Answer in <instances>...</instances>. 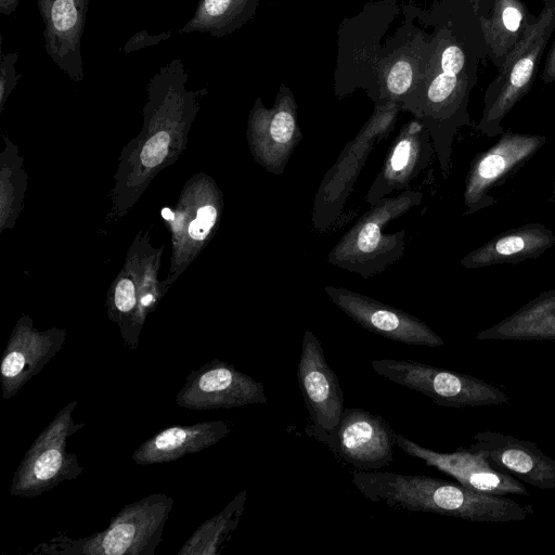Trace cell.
Here are the masks:
<instances>
[{
	"label": "cell",
	"instance_id": "31",
	"mask_svg": "<svg viewBox=\"0 0 555 555\" xmlns=\"http://www.w3.org/2000/svg\"><path fill=\"white\" fill-rule=\"evenodd\" d=\"M20 0H0V12L3 15H10L15 11Z\"/></svg>",
	"mask_w": 555,
	"mask_h": 555
},
{
	"label": "cell",
	"instance_id": "1",
	"mask_svg": "<svg viewBox=\"0 0 555 555\" xmlns=\"http://www.w3.org/2000/svg\"><path fill=\"white\" fill-rule=\"evenodd\" d=\"M351 480L365 499L402 511L482 522L519 521L533 513L530 504L425 475L352 470Z\"/></svg>",
	"mask_w": 555,
	"mask_h": 555
},
{
	"label": "cell",
	"instance_id": "8",
	"mask_svg": "<svg viewBox=\"0 0 555 555\" xmlns=\"http://www.w3.org/2000/svg\"><path fill=\"white\" fill-rule=\"evenodd\" d=\"M76 405L73 401L63 408L34 441L14 474L11 495L37 496L82 472L77 456L67 450V439L79 428L73 420Z\"/></svg>",
	"mask_w": 555,
	"mask_h": 555
},
{
	"label": "cell",
	"instance_id": "10",
	"mask_svg": "<svg viewBox=\"0 0 555 555\" xmlns=\"http://www.w3.org/2000/svg\"><path fill=\"white\" fill-rule=\"evenodd\" d=\"M246 134L255 162L271 173H283L302 138L297 105L289 88L280 87L271 108H267L259 98L255 101Z\"/></svg>",
	"mask_w": 555,
	"mask_h": 555
},
{
	"label": "cell",
	"instance_id": "7",
	"mask_svg": "<svg viewBox=\"0 0 555 555\" xmlns=\"http://www.w3.org/2000/svg\"><path fill=\"white\" fill-rule=\"evenodd\" d=\"M371 366L378 375L427 396L440 406L477 408L511 400L487 380L416 361L382 359L372 361Z\"/></svg>",
	"mask_w": 555,
	"mask_h": 555
},
{
	"label": "cell",
	"instance_id": "13",
	"mask_svg": "<svg viewBox=\"0 0 555 555\" xmlns=\"http://www.w3.org/2000/svg\"><path fill=\"white\" fill-rule=\"evenodd\" d=\"M297 378L310 418L305 428L334 429L345 409L343 389L320 340L310 330L304 333Z\"/></svg>",
	"mask_w": 555,
	"mask_h": 555
},
{
	"label": "cell",
	"instance_id": "16",
	"mask_svg": "<svg viewBox=\"0 0 555 555\" xmlns=\"http://www.w3.org/2000/svg\"><path fill=\"white\" fill-rule=\"evenodd\" d=\"M90 0H38L44 50L72 80L83 79L81 37Z\"/></svg>",
	"mask_w": 555,
	"mask_h": 555
},
{
	"label": "cell",
	"instance_id": "22",
	"mask_svg": "<svg viewBox=\"0 0 555 555\" xmlns=\"http://www.w3.org/2000/svg\"><path fill=\"white\" fill-rule=\"evenodd\" d=\"M477 340H555V289L476 335Z\"/></svg>",
	"mask_w": 555,
	"mask_h": 555
},
{
	"label": "cell",
	"instance_id": "20",
	"mask_svg": "<svg viewBox=\"0 0 555 555\" xmlns=\"http://www.w3.org/2000/svg\"><path fill=\"white\" fill-rule=\"evenodd\" d=\"M230 429V422L224 420L169 427L139 446L132 460L139 465L176 461L218 443Z\"/></svg>",
	"mask_w": 555,
	"mask_h": 555
},
{
	"label": "cell",
	"instance_id": "6",
	"mask_svg": "<svg viewBox=\"0 0 555 555\" xmlns=\"http://www.w3.org/2000/svg\"><path fill=\"white\" fill-rule=\"evenodd\" d=\"M555 29V0H544L540 13L508 53L488 86L477 129L486 135L504 133L503 118L529 91L546 44Z\"/></svg>",
	"mask_w": 555,
	"mask_h": 555
},
{
	"label": "cell",
	"instance_id": "17",
	"mask_svg": "<svg viewBox=\"0 0 555 555\" xmlns=\"http://www.w3.org/2000/svg\"><path fill=\"white\" fill-rule=\"evenodd\" d=\"M468 446L481 453L498 470L512 474L541 490L555 489V460L535 442L495 431H479Z\"/></svg>",
	"mask_w": 555,
	"mask_h": 555
},
{
	"label": "cell",
	"instance_id": "12",
	"mask_svg": "<svg viewBox=\"0 0 555 555\" xmlns=\"http://www.w3.org/2000/svg\"><path fill=\"white\" fill-rule=\"evenodd\" d=\"M332 302L365 330L411 346L441 347L443 339L425 322L357 292L327 285Z\"/></svg>",
	"mask_w": 555,
	"mask_h": 555
},
{
	"label": "cell",
	"instance_id": "18",
	"mask_svg": "<svg viewBox=\"0 0 555 555\" xmlns=\"http://www.w3.org/2000/svg\"><path fill=\"white\" fill-rule=\"evenodd\" d=\"M544 143L543 135L502 133L500 141L478 155L470 166L464 192L466 214L493 204L488 195L493 185Z\"/></svg>",
	"mask_w": 555,
	"mask_h": 555
},
{
	"label": "cell",
	"instance_id": "21",
	"mask_svg": "<svg viewBox=\"0 0 555 555\" xmlns=\"http://www.w3.org/2000/svg\"><path fill=\"white\" fill-rule=\"evenodd\" d=\"M554 241V234L542 224H526L509 230L470 251L461 260V264L473 269L516 263L528 258L539 257L553 245Z\"/></svg>",
	"mask_w": 555,
	"mask_h": 555
},
{
	"label": "cell",
	"instance_id": "26",
	"mask_svg": "<svg viewBox=\"0 0 555 555\" xmlns=\"http://www.w3.org/2000/svg\"><path fill=\"white\" fill-rule=\"evenodd\" d=\"M414 79V70L412 64L408 60H398L387 70L385 81V100H399L405 95L412 88Z\"/></svg>",
	"mask_w": 555,
	"mask_h": 555
},
{
	"label": "cell",
	"instance_id": "4",
	"mask_svg": "<svg viewBox=\"0 0 555 555\" xmlns=\"http://www.w3.org/2000/svg\"><path fill=\"white\" fill-rule=\"evenodd\" d=\"M422 199L420 192L406 190L384 197L343 235L328 254V263L369 279L379 274L404 254V230L386 233V227Z\"/></svg>",
	"mask_w": 555,
	"mask_h": 555
},
{
	"label": "cell",
	"instance_id": "2",
	"mask_svg": "<svg viewBox=\"0 0 555 555\" xmlns=\"http://www.w3.org/2000/svg\"><path fill=\"white\" fill-rule=\"evenodd\" d=\"M188 72L180 59H173L153 75L147 85L144 127L138 143L140 150L130 165L138 177L147 180L150 173L167 159L173 139H183L199 109L198 98L206 90L186 89ZM138 178V180H139Z\"/></svg>",
	"mask_w": 555,
	"mask_h": 555
},
{
	"label": "cell",
	"instance_id": "25",
	"mask_svg": "<svg viewBox=\"0 0 555 555\" xmlns=\"http://www.w3.org/2000/svg\"><path fill=\"white\" fill-rule=\"evenodd\" d=\"M247 492L242 491L216 516L206 520L190 537L179 555L201 554L216 555L219 548L236 529L240 518L244 512Z\"/></svg>",
	"mask_w": 555,
	"mask_h": 555
},
{
	"label": "cell",
	"instance_id": "24",
	"mask_svg": "<svg viewBox=\"0 0 555 555\" xmlns=\"http://www.w3.org/2000/svg\"><path fill=\"white\" fill-rule=\"evenodd\" d=\"M258 0H199L194 15L178 34L207 33L212 37L232 34L250 20Z\"/></svg>",
	"mask_w": 555,
	"mask_h": 555
},
{
	"label": "cell",
	"instance_id": "11",
	"mask_svg": "<svg viewBox=\"0 0 555 555\" xmlns=\"http://www.w3.org/2000/svg\"><path fill=\"white\" fill-rule=\"evenodd\" d=\"M267 402L261 382L218 359L191 372L176 397L179 406L191 410L232 409Z\"/></svg>",
	"mask_w": 555,
	"mask_h": 555
},
{
	"label": "cell",
	"instance_id": "19",
	"mask_svg": "<svg viewBox=\"0 0 555 555\" xmlns=\"http://www.w3.org/2000/svg\"><path fill=\"white\" fill-rule=\"evenodd\" d=\"M429 138L428 131L417 119L401 128L367 192L366 198L371 205L393 191L406 188L427 166L434 146Z\"/></svg>",
	"mask_w": 555,
	"mask_h": 555
},
{
	"label": "cell",
	"instance_id": "27",
	"mask_svg": "<svg viewBox=\"0 0 555 555\" xmlns=\"http://www.w3.org/2000/svg\"><path fill=\"white\" fill-rule=\"evenodd\" d=\"M218 197L204 206L199 207L196 217L189 223L188 234L193 242H202L207 238L216 225L220 205Z\"/></svg>",
	"mask_w": 555,
	"mask_h": 555
},
{
	"label": "cell",
	"instance_id": "23",
	"mask_svg": "<svg viewBox=\"0 0 555 555\" xmlns=\"http://www.w3.org/2000/svg\"><path fill=\"white\" fill-rule=\"evenodd\" d=\"M534 17L521 0H494L490 15L479 17L486 53L496 69L503 65Z\"/></svg>",
	"mask_w": 555,
	"mask_h": 555
},
{
	"label": "cell",
	"instance_id": "14",
	"mask_svg": "<svg viewBox=\"0 0 555 555\" xmlns=\"http://www.w3.org/2000/svg\"><path fill=\"white\" fill-rule=\"evenodd\" d=\"M396 446L410 456L422 460L461 485L476 491L505 496L507 494L529 495L526 487L512 474L498 470L479 452L460 447L454 452L441 453L397 434Z\"/></svg>",
	"mask_w": 555,
	"mask_h": 555
},
{
	"label": "cell",
	"instance_id": "3",
	"mask_svg": "<svg viewBox=\"0 0 555 555\" xmlns=\"http://www.w3.org/2000/svg\"><path fill=\"white\" fill-rule=\"evenodd\" d=\"M437 61V73L425 91L418 121L428 131L440 168L450 171L452 143L457 129L469 122L468 98L477 78V59L453 39H446Z\"/></svg>",
	"mask_w": 555,
	"mask_h": 555
},
{
	"label": "cell",
	"instance_id": "9",
	"mask_svg": "<svg viewBox=\"0 0 555 555\" xmlns=\"http://www.w3.org/2000/svg\"><path fill=\"white\" fill-rule=\"evenodd\" d=\"M343 464L360 472H378L393 462L397 434L378 414L361 408H345L331 431L305 428Z\"/></svg>",
	"mask_w": 555,
	"mask_h": 555
},
{
	"label": "cell",
	"instance_id": "28",
	"mask_svg": "<svg viewBox=\"0 0 555 555\" xmlns=\"http://www.w3.org/2000/svg\"><path fill=\"white\" fill-rule=\"evenodd\" d=\"M20 53L17 51L1 53L0 61V108L2 109L7 99L16 88L21 75L17 73L16 63Z\"/></svg>",
	"mask_w": 555,
	"mask_h": 555
},
{
	"label": "cell",
	"instance_id": "29",
	"mask_svg": "<svg viewBox=\"0 0 555 555\" xmlns=\"http://www.w3.org/2000/svg\"><path fill=\"white\" fill-rule=\"evenodd\" d=\"M172 31L162 33L158 35H150L146 30H140L133 35L120 49L124 53L134 52L151 46L158 44L162 41L169 39Z\"/></svg>",
	"mask_w": 555,
	"mask_h": 555
},
{
	"label": "cell",
	"instance_id": "5",
	"mask_svg": "<svg viewBox=\"0 0 555 555\" xmlns=\"http://www.w3.org/2000/svg\"><path fill=\"white\" fill-rule=\"evenodd\" d=\"M173 507V499L154 493L126 505L103 531L73 540L54 538L40 545L44 554L154 555L163 540L165 524Z\"/></svg>",
	"mask_w": 555,
	"mask_h": 555
},
{
	"label": "cell",
	"instance_id": "15",
	"mask_svg": "<svg viewBox=\"0 0 555 555\" xmlns=\"http://www.w3.org/2000/svg\"><path fill=\"white\" fill-rule=\"evenodd\" d=\"M66 332L57 328L38 331L29 318L16 324L1 362V387L4 399L13 397L37 375L62 348Z\"/></svg>",
	"mask_w": 555,
	"mask_h": 555
},
{
	"label": "cell",
	"instance_id": "30",
	"mask_svg": "<svg viewBox=\"0 0 555 555\" xmlns=\"http://www.w3.org/2000/svg\"><path fill=\"white\" fill-rule=\"evenodd\" d=\"M542 80L544 83H550L555 80V41L548 51L542 73Z\"/></svg>",
	"mask_w": 555,
	"mask_h": 555
}]
</instances>
